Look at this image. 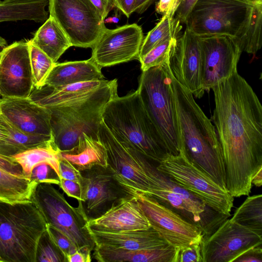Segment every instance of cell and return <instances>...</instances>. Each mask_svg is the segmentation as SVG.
I'll return each instance as SVG.
<instances>
[{"mask_svg": "<svg viewBox=\"0 0 262 262\" xmlns=\"http://www.w3.org/2000/svg\"><path fill=\"white\" fill-rule=\"evenodd\" d=\"M212 117L222 150L226 189L234 197L248 195L254 174L262 168V106L237 72L212 89Z\"/></svg>", "mask_w": 262, "mask_h": 262, "instance_id": "cell-1", "label": "cell"}, {"mask_svg": "<svg viewBox=\"0 0 262 262\" xmlns=\"http://www.w3.org/2000/svg\"><path fill=\"white\" fill-rule=\"evenodd\" d=\"M171 88L180 150L226 189L225 166L214 126L196 103L192 94L177 81L172 74Z\"/></svg>", "mask_w": 262, "mask_h": 262, "instance_id": "cell-2", "label": "cell"}, {"mask_svg": "<svg viewBox=\"0 0 262 262\" xmlns=\"http://www.w3.org/2000/svg\"><path fill=\"white\" fill-rule=\"evenodd\" d=\"M102 119L118 141L148 159L158 163L168 154L137 90L113 98L104 107Z\"/></svg>", "mask_w": 262, "mask_h": 262, "instance_id": "cell-3", "label": "cell"}, {"mask_svg": "<svg viewBox=\"0 0 262 262\" xmlns=\"http://www.w3.org/2000/svg\"><path fill=\"white\" fill-rule=\"evenodd\" d=\"M117 79L99 88L88 97L74 103L48 108L54 143L59 151L69 150L83 134L99 139V124L105 105L117 93Z\"/></svg>", "mask_w": 262, "mask_h": 262, "instance_id": "cell-4", "label": "cell"}, {"mask_svg": "<svg viewBox=\"0 0 262 262\" xmlns=\"http://www.w3.org/2000/svg\"><path fill=\"white\" fill-rule=\"evenodd\" d=\"M47 223L32 201L0 202V262H35Z\"/></svg>", "mask_w": 262, "mask_h": 262, "instance_id": "cell-5", "label": "cell"}, {"mask_svg": "<svg viewBox=\"0 0 262 262\" xmlns=\"http://www.w3.org/2000/svg\"><path fill=\"white\" fill-rule=\"evenodd\" d=\"M137 91L168 154L178 155L180 150L179 133L168 60L163 65L142 71Z\"/></svg>", "mask_w": 262, "mask_h": 262, "instance_id": "cell-6", "label": "cell"}, {"mask_svg": "<svg viewBox=\"0 0 262 262\" xmlns=\"http://www.w3.org/2000/svg\"><path fill=\"white\" fill-rule=\"evenodd\" d=\"M139 160L147 176L149 186L146 194L174 210L188 221L196 224L204 236L212 233L229 217L215 216V211L201 199L158 170L157 163L139 154Z\"/></svg>", "mask_w": 262, "mask_h": 262, "instance_id": "cell-7", "label": "cell"}, {"mask_svg": "<svg viewBox=\"0 0 262 262\" xmlns=\"http://www.w3.org/2000/svg\"><path fill=\"white\" fill-rule=\"evenodd\" d=\"M254 4L248 0H198L185 24L199 37L235 38L241 49Z\"/></svg>", "mask_w": 262, "mask_h": 262, "instance_id": "cell-8", "label": "cell"}, {"mask_svg": "<svg viewBox=\"0 0 262 262\" xmlns=\"http://www.w3.org/2000/svg\"><path fill=\"white\" fill-rule=\"evenodd\" d=\"M31 201L47 224L65 234L78 250L89 252L94 250L95 242L82 211L78 207L71 206L52 184L38 183Z\"/></svg>", "mask_w": 262, "mask_h": 262, "instance_id": "cell-9", "label": "cell"}, {"mask_svg": "<svg viewBox=\"0 0 262 262\" xmlns=\"http://www.w3.org/2000/svg\"><path fill=\"white\" fill-rule=\"evenodd\" d=\"M157 169L186 189L216 212L230 216L234 198L217 184L182 150L178 155L167 154Z\"/></svg>", "mask_w": 262, "mask_h": 262, "instance_id": "cell-10", "label": "cell"}, {"mask_svg": "<svg viewBox=\"0 0 262 262\" xmlns=\"http://www.w3.org/2000/svg\"><path fill=\"white\" fill-rule=\"evenodd\" d=\"M48 5L72 46L92 48L106 28L90 0H49Z\"/></svg>", "mask_w": 262, "mask_h": 262, "instance_id": "cell-11", "label": "cell"}, {"mask_svg": "<svg viewBox=\"0 0 262 262\" xmlns=\"http://www.w3.org/2000/svg\"><path fill=\"white\" fill-rule=\"evenodd\" d=\"M80 172L83 178L82 200L78 201V207L88 222L100 217L134 195L117 181L108 166L95 165Z\"/></svg>", "mask_w": 262, "mask_h": 262, "instance_id": "cell-12", "label": "cell"}, {"mask_svg": "<svg viewBox=\"0 0 262 262\" xmlns=\"http://www.w3.org/2000/svg\"><path fill=\"white\" fill-rule=\"evenodd\" d=\"M150 227L167 243L179 249L194 244H200L204 234L200 228L176 212L144 193L133 192Z\"/></svg>", "mask_w": 262, "mask_h": 262, "instance_id": "cell-13", "label": "cell"}, {"mask_svg": "<svg viewBox=\"0 0 262 262\" xmlns=\"http://www.w3.org/2000/svg\"><path fill=\"white\" fill-rule=\"evenodd\" d=\"M201 53V85L209 91L237 71L242 51L238 40L227 35L199 37Z\"/></svg>", "mask_w": 262, "mask_h": 262, "instance_id": "cell-14", "label": "cell"}, {"mask_svg": "<svg viewBox=\"0 0 262 262\" xmlns=\"http://www.w3.org/2000/svg\"><path fill=\"white\" fill-rule=\"evenodd\" d=\"M262 245V235L225 220L200 243L202 262H233L248 249Z\"/></svg>", "mask_w": 262, "mask_h": 262, "instance_id": "cell-15", "label": "cell"}, {"mask_svg": "<svg viewBox=\"0 0 262 262\" xmlns=\"http://www.w3.org/2000/svg\"><path fill=\"white\" fill-rule=\"evenodd\" d=\"M98 138L106 149L108 166L117 181L132 192L146 193L148 181L139 162L138 152L118 141L102 119L99 126Z\"/></svg>", "mask_w": 262, "mask_h": 262, "instance_id": "cell-16", "label": "cell"}, {"mask_svg": "<svg viewBox=\"0 0 262 262\" xmlns=\"http://www.w3.org/2000/svg\"><path fill=\"white\" fill-rule=\"evenodd\" d=\"M34 89L28 40L15 41L0 56V96L29 98Z\"/></svg>", "mask_w": 262, "mask_h": 262, "instance_id": "cell-17", "label": "cell"}, {"mask_svg": "<svg viewBox=\"0 0 262 262\" xmlns=\"http://www.w3.org/2000/svg\"><path fill=\"white\" fill-rule=\"evenodd\" d=\"M143 39L142 29L136 24L106 28L92 48L91 58L101 68L138 59Z\"/></svg>", "mask_w": 262, "mask_h": 262, "instance_id": "cell-18", "label": "cell"}, {"mask_svg": "<svg viewBox=\"0 0 262 262\" xmlns=\"http://www.w3.org/2000/svg\"><path fill=\"white\" fill-rule=\"evenodd\" d=\"M199 36L186 28L170 52L168 64L172 76L197 98L203 96Z\"/></svg>", "mask_w": 262, "mask_h": 262, "instance_id": "cell-19", "label": "cell"}, {"mask_svg": "<svg viewBox=\"0 0 262 262\" xmlns=\"http://www.w3.org/2000/svg\"><path fill=\"white\" fill-rule=\"evenodd\" d=\"M0 112L10 123L25 133L53 137L50 109L29 98L3 97Z\"/></svg>", "mask_w": 262, "mask_h": 262, "instance_id": "cell-20", "label": "cell"}, {"mask_svg": "<svg viewBox=\"0 0 262 262\" xmlns=\"http://www.w3.org/2000/svg\"><path fill=\"white\" fill-rule=\"evenodd\" d=\"M90 230L121 232L150 227L135 196L125 199L100 217L88 222Z\"/></svg>", "mask_w": 262, "mask_h": 262, "instance_id": "cell-21", "label": "cell"}, {"mask_svg": "<svg viewBox=\"0 0 262 262\" xmlns=\"http://www.w3.org/2000/svg\"><path fill=\"white\" fill-rule=\"evenodd\" d=\"M109 81L105 79L56 86L44 85L34 88L29 98L47 108L63 106L88 97Z\"/></svg>", "mask_w": 262, "mask_h": 262, "instance_id": "cell-22", "label": "cell"}, {"mask_svg": "<svg viewBox=\"0 0 262 262\" xmlns=\"http://www.w3.org/2000/svg\"><path fill=\"white\" fill-rule=\"evenodd\" d=\"M96 246L134 250L157 248L168 245L152 227L148 229L110 232L90 230Z\"/></svg>", "mask_w": 262, "mask_h": 262, "instance_id": "cell-23", "label": "cell"}, {"mask_svg": "<svg viewBox=\"0 0 262 262\" xmlns=\"http://www.w3.org/2000/svg\"><path fill=\"white\" fill-rule=\"evenodd\" d=\"M178 250L169 244L134 250L95 246L94 256L100 262H177Z\"/></svg>", "mask_w": 262, "mask_h": 262, "instance_id": "cell-24", "label": "cell"}, {"mask_svg": "<svg viewBox=\"0 0 262 262\" xmlns=\"http://www.w3.org/2000/svg\"><path fill=\"white\" fill-rule=\"evenodd\" d=\"M101 67L91 58L85 60L56 62L45 85L56 86L81 82L103 80Z\"/></svg>", "mask_w": 262, "mask_h": 262, "instance_id": "cell-25", "label": "cell"}, {"mask_svg": "<svg viewBox=\"0 0 262 262\" xmlns=\"http://www.w3.org/2000/svg\"><path fill=\"white\" fill-rule=\"evenodd\" d=\"M58 157L67 161L79 171L95 165L108 166L104 145L99 139H95L86 134L79 137L78 143L74 147L69 150L59 151Z\"/></svg>", "mask_w": 262, "mask_h": 262, "instance_id": "cell-26", "label": "cell"}, {"mask_svg": "<svg viewBox=\"0 0 262 262\" xmlns=\"http://www.w3.org/2000/svg\"><path fill=\"white\" fill-rule=\"evenodd\" d=\"M32 42L46 53L54 63L72 46L68 37L52 16L35 32Z\"/></svg>", "mask_w": 262, "mask_h": 262, "instance_id": "cell-27", "label": "cell"}, {"mask_svg": "<svg viewBox=\"0 0 262 262\" xmlns=\"http://www.w3.org/2000/svg\"><path fill=\"white\" fill-rule=\"evenodd\" d=\"M49 0H4L0 3V22L33 20L44 23L49 17Z\"/></svg>", "mask_w": 262, "mask_h": 262, "instance_id": "cell-28", "label": "cell"}, {"mask_svg": "<svg viewBox=\"0 0 262 262\" xmlns=\"http://www.w3.org/2000/svg\"><path fill=\"white\" fill-rule=\"evenodd\" d=\"M38 183L25 175H16L0 168V202L15 203L31 201Z\"/></svg>", "mask_w": 262, "mask_h": 262, "instance_id": "cell-29", "label": "cell"}, {"mask_svg": "<svg viewBox=\"0 0 262 262\" xmlns=\"http://www.w3.org/2000/svg\"><path fill=\"white\" fill-rule=\"evenodd\" d=\"M59 152L53 142L46 146L26 150L13 157L21 166L23 174L29 178L33 169L41 163L50 165L59 177Z\"/></svg>", "mask_w": 262, "mask_h": 262, "instance_id": "cell-30", "label": "cell"}, {"mask_svg": "<svg viewBox=\"0 0 262 262\" xmlns=\"http://www.w3.org/2000/svg\"><path fill=\"white\" fill-rule=\"evenodd\" d=\"M230 220L262 235V195L248 196Z\"/></svg>", "mask_w": 262, "mask_h": 262, "instance_id": "cell-31", "label": "cell"}, {"mask_svg": "<svg viewBox=\"0 0 262 262\" xmlns=\"http://www.w3.org/2000/svg\"><path fill=\"white\" fill-rule=\"evenodd\" d=\"M182 26L174 16L163 15L160 21L143 39L138 59L146 54L154 47L167 38H179Z\"/></svg>", "mask_w": 262, "mask_h": 262, "instance_id": "cell-32", "label": "cell"}, {"mask_svg": "<svg viewBox=\"0 0 262 262\" xmlns=\"http://www.w3.org/2000/svg\"><path fill=\"white\" fill-rule=\"evenodd\" d=\"M262 3H254L242 45V51L255 55L261 47Z\"/></svg>", "mask_w": 262, "mask_h": 262, "instance_id": "cell-33", "label": "cell"}, {"mask_svg": "<svg viewBox=\"0 0 262 262\" xmlns=\"http://www.w3.org/2000/svg\"><path fill=\"white\" fill-rule=\"evenodd\" d=\"M28 42L34 88H39L45 85V81L55 63L35 46L31 40H28Z\"/></svg>", "mask_w": 262, "mask_h": 262, "instance_id": "cell-34", "label": "cell"}, {"mask_svg": "<svg viewBox=\"0 0 262 262\" xmlns=\"http://www.w3.org/2000/svg\"><path fill=\"white\" fill-rule=\"evenodd\" d=\"M178 38L169 37L162 40L139 59L142 71L164 64L168 60L171 49Z\"/></svg>", "mask_w": 262, "mask_h": 262, "instance_id": "cell-35", "label": "cell"}, {"mask_svg": "<svg viewBox=\"0 0 262 262\" xmlns=\"http://www.w3.org/2000/svg\"><path fill=\"white\" fill-rule=\"evenodd\" d=\"M35 262H67L66 255L45 230L38 241Z\"/></svg>", "mask_w": 262, "mask_h": 262, "instance_id": "cell-36", "label": "cell"}, {"mask_svg": "<svg viewBox=\"0 0 262 262\" xmlns=\"http://www.w3.org/2000/svg\"><path fill=\"white\" fill-rule=\"evenodd\" d=\"M30 178L38 183L59 185L60 180L55 170L47 163H41L36 166L32 171Z\"/></svg>", "mask_w": 262, "mask_h": 262, "instance_id": "cell-37", "label": "cell"}, {"mask_svg": "<svg viewBox=\"0 0 262 262\" xmlns=\"http://www.w3.org/2000/svg\"><path fill=\"white\" fill-rule=\"evenodd\" d=\"M47 230L56 245L63 252L66 259L67 256L72 254L78 250L70 239L58 229L47 224Z\"/></svg>", "mask_w": 262, "mask_h": 262, "instance_id": "cell-38", "label": "cell"}, {"mask_svg": "<svg viewBox=\"0 0 262 262\" xmlns=\"http://www.w3.org/2000/svg\"><path fill=\"white\" fill-rule=\"evenodd\" d=\"M177 262H202L200 244L178 249Z\"/></svg>", "mask_w": 262, "mask_h": 262, "instance_id": "cell-39", "label": "cell"}, {"mask_svg": "<svg viewBox=\"0 0 262 262\" xmlns=\"http://www.w3.org/2000/svg\"><path fill=\"white\" fill-rule=\"evenodd\" d=\"M59 172L60 179H64L76 182L82 187L83 178L81 172L67 161L59 159Z\"/></svg>", "mask_w": 262, "mask_h": 262, "instance_id": "cell-40", "label": "cell"}, {"mask_svg": "<svg viewBox=\"0 0 262 262\" xmlns=\"http://www.w3.org/2000/svg\"><path fill=\"white\" fill-rule=\"evenodd\" d=\"M61 189L69 196L78 201L82 200V188L77 182L61 179L58 185Z\"/></svg>", "mask_w": 262, "mask_h": 262, "instance_id": "cell-41", "label": "cell"}, {"mask_svg": "<svg viewBox=\"0 0 262 262\" xmlns=\"http://www.w3.org/2000/svg\"><path fill=\"white\" fill-rule=\"evenodd\" d=\"M262 245L253 247L244 252L233 262H262Z\"/></svg>", "mask_w": 262, "mask_h": 262, "instance_id": "cell-42", "label": "cell"}, {"mask_svg": "<svg viewBox=\"0 0 262 262\" xmlns=\"http://www.w3.org/2000/svg\"><path fill=\"white\" fill-rule=\"evenodd\" d=\"M181 0H159L156 6V11L163 15L174 16Z\"/></svg>", "mask_w": 262, "mask_h": 262, "instance_id": "cell-43", "label": "cell"}, {"mask_svg": "<svg viewBox=\"0 0 262 262\" xmlns=\"http://www.w3.org/2000/svg\"><path fill=\"white\" fill-rule=\"evenodd\" d=\"M198 0H181L176 11V18L181 23H185L193 7Z\"/></svg>", "mask_w": 262, "mask_h": 262, "instance_id": "cell-44", "label": "cell"}, {"mask_svg": "<svg viewBox=\"0 0 262 262\" xmlns=\"http://www.w3.org/2000/svg\"><path fill=\"white\" fill-rule=\"evenodd\" d=\"M0 168L12 174L24 175L21 166L15 161L13 157L0 154Z\"/></svg>", "mask_w": 262, "mask_h": 262, "instance_id": "cell-45", "label": "cell"}, {"mask_svg": "<svg viewBox=\"0 0 262 262\" xmlns=\"http://www.w3.org/2000/svg\"><path fill=\"white\" fill-rule=\"evenodd\" d=\"M115 8L120 10L127 17L135 12L136 0H111Z\"/></svg>", "mask_w": 262, "mask_h": 262, "instance_id": "cell-46", "label": "cell"}, {"mask_svg": "<svg viewBox=\"0 0 262 262\" xmlns=\"http://www.w3.org/2000/svg\"><path fill=\"white\" fill-rule=\"evenodd\" d=\"M104 20L109 12L115 8L111 0H90Z\"/></svg>", "mask_w": 262, "mask_h": 262, "instance_id": "cell-47", "label": "cell"}, {"mask_svg": "<svg viewBox=\"0 0 262 262\" xmlns=\"http://www.w3.org/2000/svg\"><path fill=\"white\" fill-rule=\"evenodd\" d=\"M91 260V252L78 250L67 256V262H90Z\"/></svg>", "mask_w": 262, "mask_h": 262, "instance_id": "cell-48", "label": "cell"}, {"mask_svg": "<svg viewBox=\"0 0 262 262\" xmlns=\"http://www.w3.org/2000/svg\"><path fill=\"white\" fill-rule=\"evenodd\" d=\"M157 0H136L135 12L139 14L144 13Z\"/></svg>", "mask_w": 262, "mask_h": 262, "instance_id": "cell-49", "label": "cell"}, {"mask_svg": "<svg viewBox=\"0 0 262 262\" xmlns=\"http://www.w3.org/2000/svg\"><path fill=\"white\" fill-rule=\"evenodd\" d=\"M252 184L257 187H260L262 185V168L257 171L253 176L251 180Z\"/></svg>", "mask_w": 262, "mask_h": 262, "instance_id": "cell-50", "label": "cell"}, {"mask_svg": "<svg viewBox=\"0 0 262 262\" xmlns=\"http://www.w3.org/2000/svg\"><path fill=\"white\" fill-rule=\"evenodd\" d=\"M2 114L0 112V145L5 143L9 139V137L7 135L4 130L1 123Z\"/></svg>", "mask_w": 262, "mask_h": 262, "instance_id": "cell-51", "label": "cell"}, {"mask_svg": "<svg viewBox=\"0 0 262 262\" xmlns=\"http://www.w3.org/2000/svg\"><path fill=\"white\" fill-rule=\"evenodd\" d=\"M119 20V19L117 16H112L108 17L106 19L104 20V23H118Z\"/></svg>", "mask_w": 262, "mask_h": 262, "instance_id": "cell-52", "label": "cell"}, {"mask_svg": "<svg viewBox=\"0 0 262 262\" xmlns=\"http://www.w3.org/2000/svg\"><path fill=\"white\" fill-rule=\"evenodd\" d=\"M8 46L6 39L0 36V56L2 51Z\"/></svg>", "mask_w": 262, "mask_h": 262, "instance_id": "cell-53", "label": "cell"}, {"mask_svg": "<svg viewBox=\"0 0 262 262\" xmlns=\"http://www.w3.org/2000/svg\"><path fill=\"white\" fill-rule=\"evenodd\" d=\"M253 3H262V0H248Z\"/></svg>", "mask_w": 262, "mask_h": 262, "instance_id": "cell-54", "label": "cell"}, {"mask_svg": "<svg viewBox=\"0 0 262 262\" xmlns=\"http://www.w3.org/2000/svg\"><path fill=\"white\" fill-rule=\"evenodd\" d=\"M1 2H2V1L0 0V3H1Z\"/></svg>", "mask_w": 262, "mask_h": 262, "instance_id": "cell-55", "label": "cell"}]
</instances>
